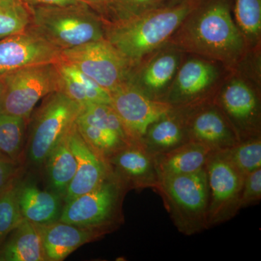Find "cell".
Wrapping results in <instances>:
<instances>
[{
	"label": "cell",
	"instance_id": "6da1fadb",
	"mask_svg": "<svg viewBox=\"0 0 261 261\" xmlns=\"http://www.w3.org/2000/svg\"><path fill=\"white\" fill-rule=\"evenodd\" d=\"M233 0H198L169 42L188 54L236 69L248 54L232 18Z\"/></svg>",
	"mask_w": 261,
	"mask_h": 261
},
{
	"label": "cell",
	"instance_id": "7a4b0ae2",
	"mask_svg": "<svg viewBox=\"0 0 261 261\" xmlns=\"http://www.w3.org/2000/svg\"><path fill=\"white\" fill-rule=\"evenodd\" d=\"M197 1L185 0L126 21L106 24V39L132 67L171 40Z\"/></svg>",
	"mask_w": 261,
	"mask_h": 261
},
{
	"label": "cell",
	"instance_id": "3957f363",
	"mask_svg": "<svg viewBox=\"0 0 261 261\" xmlns=\"http://www.w3.org/2000/svg\"><path fill=\"white\" fill-rule=\"evenodd\" d=\"M30 8L29 29L61 50L106 39V22L86 3Z\"/></svg>",
	"mask_w": 261,
	"mask_h": 261
},
{
	"label": "cell",
	"instance_id": "277c9868",
	"mask_svg": "<svg viewBox=\"0 0 261 261\" xmlns=\"http://www.w3.org/2000/svg\"><path fill=\"white\" fill-rule=\"evenodd\" d=\"M82 108L60 91L44 97L33 117L29 132L27 156L30 164L44 166L51 150L76 122Z\"/></svg>",
	"mask_w": 261,
	"mask_h": 261
},
{
	"label": "cell",
	"instance_id": "5b68a950",
	"mask_svg": "<svg viewBox=\"0 0 261 261\" xmlns=\"http://www.w3.org/2000/svg\"><path fill=\"white\" fill-rule=\"evenodd\" d=\"M261 78L243 70H231L213 100L241 141L260 135Z\"/></svg>",
	"mask_w": 261,
	"mask_h": 261
},
{
	"label": "cell",
	"instance_id": "8992f818",
	"mask_svg": "<svg viewBox=\"0 0 261 261\" xmlns=\"http://www.w3.org/2000/svg\"><path fill=\"white\" fill-rule=\"evenodd\" d=\"M4 94L0 113L29 121L39 100L60 91V78L55 63L33 65L0 76Z\"/></svg>",
	"mask_w": 261,
	"mask_h": 261
},
{
	"label": "cell",
	"instance_id": "52a82bcc",
	"mask_svg": "<svg viewBox=\"0 0 261 261\" xmlns=\"http://www.w3.org/2000/svg\"><path fill=\"white\" fill-rule=\"evenodd\" d=\"M126 190L111 171L93 190L65 202L59 221L106 232L118 218Z\"/></svg>",
	"mask_w": 261,
	"mask_h": 261
},
{
	"label": "cell",
	"instance_id": "ba28073f",
	"mask_svg": "<svg viewBox=\"0 0 261 261\" xmlns=\"http://www.w3.org/2000/svg\"><path fill=\"white\" fill-rule=\"evenodd\" d=\"M230 71L218 62L186 53L163 102L179 106L213 99Z\"/></svg>",
	"mask_w": 261,
	"mask_h": 261
},
{
	"label": "cell",
	"instance_id": "9c48e42d",
	"mask_svg": "<svg viewBox=\"0 0 261 261\" xmlns=\"http://www.w3.org/2000/svg\"><path fill=\"white\" fill-rule=\"evenodd\" d=\"M159 190L169 202L177 221L195 226L207 224L208 181L205 168L191 173L159 175Z\"/></svg>",
	"mask_w": 261,
	"mask_h": 261
},
{
	"label": "cell",
	"instance_id": "30bf717a",
	"mask_svg": "<svg viewBox=\"0 0 261 261\" xmlns=\"http://www.w3.org/2000/svg\"><path fill=\"white\" fill-rule=\"evenodd\" d=\"M61 61L74 65L109 93L127 82L132 68L106 39L62 50Z\"/></svg>",
	"mask_w": 261,
	"mask_h": 261
},
{
	"label": "cell",
	"instance_id": "8fae6325",
	"mask_svg": "<svg viewBox=\"0 0 261 261\" xmlns=\"http://www.w3.org/2000/svg\"><path fill=\"white\" fill-rule=\"evenodd\" d=\"M210 199L207 224L224 221L239 210L245 175L221 151H215L205 165Z\"/></svg>",
	"mask_w": 261,
	"mask_h": 261
},
{
	"label": "cell",
	"instance_id": "7c38bea8",
	"mask_svg": "<svg viewBox=\"0 0 261 261\" xmlns=\"http://www.w3.org/2000/svg\"><path fill=\"white\" fill-rule=\"evenodd\" d=\"M185 55L168 42L133 65L127 82L150 99L163 101Z\"/></svg>",
	"mask_w": 261,
	"mask_h": 261
},
{
	"label": "cell",
	"instance_id": "4fadbf2b",
	"mask_svg": "<svg viewBox=\"0 0 261 261\" xmlns=\"http://www.w3.org/2000/svg\"><path fill=\"white\" fill-rule=\"evenodd\" d=\"M111 107L118 115L130 142H142L147 128L173 108L169 103L154 100L128 82L110 93Z\"/></svg>",
	"mask_w": 261,
	"mask_h": 261
},
{
	"label": "cell",
	"instance_id": "5bb4252c",
	"mask_svg": "<svg viewBox=\"0 0 261 261\" xmlns=\"http://www.w3.org/2000/svg\"><path fill=\"white\" fill-rule=\"evenodd\" d=\"M61 49L31 29L0 40V76L33 65L56 63Z\"/></svg>",
	"mask_w": 261,
	"mask_h": 261
},
{
	"label": "cell",
	"instance_id": "9a60e30c",
	"mask_svg": "<svg viewBox=\"0 0 261 261\" xmlns=\"http://www.w3.org/2000/svg\"><path fill=\"white\" fill-rule=\"evenodd\" d=\"M187 132L190 140L207 145L214 151L224 150L241 142L213 99L191 105Z\"/></svg>",
	"mask_w": 261,
	"mask_h": 261
},
{
	"label": "cell",
	"instance_id": "2e32d148",
	"mask_svg": "<svg viewBox=\"0 0 261 261\" xmlns=\"http://www.w3.org/2000/svg\"><path fill=\"white\" fill-rule=\"evenodd\" d=\"M107 164L111 173L126 189L159 188L154 155L142 142L126 144L107 160Z\"/></svg>",
	"mask_w": 261,
	"mask_h": 261
},
{
	"label": "cell",
	"instance_id": "e0dca14e",
	"mask_svg": "<svg viewBox=\"0 0 261 261\" xmlns=\"http://www.w3.org/2000/svg\"><path fill=\"white\" fill-rule=\"evenodd\" d=\"M70 148L77 161V170L64 198V203L99 186L111 173L108 165L82 138L76 122L68 132Z\"/></svg>",
	"mask_w": 261,
	"mask_h": 261
},
{
	"label": "cell",
	"instance_id": "ac0fdd59",
	"mask_svg": "<svg viewBox=\"0 0 261 261\" xmlns=\"http://www.w3.org/2000/svg\"><path fill=\"white\" fill-rule=\"evenodd\" d=\"M47 261L65 260L70 254L85 244L94 241L104 231L80 227L61 221L47 224H35Z\"/></svg>",
	"mask_w": 261,
	"mask_h": 261
},
{
	"label": "cell",
	"instance_id": "d6986e66",
	"mask_svg": "<svg viewBox=\"0 0 261 261\" xmlns=\"http://www.w3.org/2000/svg\"><path fill=\"white\" fill-rule=\"evenodd\" d=\"M191 105L173 106L149 126L142 142L150 153L152 151H156L154 154L167 152L190 140L187 118Z\"/></svg>",
	"mask_w": 261,
	"mask_h": 261
},
{
	"label": "cell",
	"instance_id": "ffe728a7",
	"mask_svg": "<svg viewBox=\"0 0 261 261\" xmlns=\"http://www.w3.org/2000/svg\"><path fill=\"white\" fill-rule=\"evenodd\" d=\"M19 205L24 219L34 224L58 221L64 200L51 190H41L35 182L22 178L18 192Z\"/></svg>",
	"mask_w": 261,
	"mask_h": 261
},
{
	"label": "cell",
	"instance_id": "44dd1931",
	"mask_svg": "<svg viewBox=\"0 0 261 261\" xmlns=\"http://www.w3.org/2000/svg\"><path fill=\"white\" fill-rule=\"evenodd\" d=\"M60 78V92L82 106L111 105V94L74 65L60 61L55 63Z\"/></svg>",
	"mask_w": 261,
	"mask_h": 261
},
{
	"label": "cell",
	"instance_id": "7402d4cb",
	"mask_svg": "<svg viewBox=\"0 0 261 261\" xmlns=\"http://www.w3.org/2000/svg\"><path fill=\"white\" fill-rule=\"evenodd\" d=\"M214 149L207 145L189 140L167 152L154 154L159 175L191 173L205 168Z\"/></svg>",
	"mask_w": 261,
	"mask_h": 261
},
{
	"label": "cell",
	"instance_id": "603a6c76",
	"mask_svg": "<svg viewBox=\"0 0 261 261\" xmlns=\"http://www.w3.org/2000/svg\"><path fill=\"white\" fill-rule=\"evenodd\" d=\"M0 261H47L35 224L23 219L0 245Z\"/></svg>",
	"mask_w": 261,
	"mask_h": 261
},
{
	"label": "cell",
	"instance_id": "cb8c5ba5",
	"mask_svg": "<svg viewBox=\"0 0 261 261\" xmlns=\"http://www.w3.org/2000/svg\"><path fill=\"white\" fill-rule=\"evenodd\" d=\"M44 166L49 190L64 200L77 170V161L70 147L68 132L51 150Z\"/></svg>",
	"mask_w": 261,
	"mask_h": 261
},
{
	"label": "cell",
	"instance_id": "d4e9b609",
	"mask_svg": "<svg viewBox=\"0 0 261 261\" xmlns=\"http://www.w3.org/2000/svg\"><path fill=\"white\" fill-rule=\"evenodd\" d=\"M233 12L249 50H261V0H233Z\"/></svg>",
	"mask_w": 261,
	"mask_h": 261
},
{
	"label": "cell",
	"instance_id": "484cf974",
	"mask_svg": "<svg viewBox=\"0 0 261 261\" xmlns=\"http://www.w3.org/2000/svg\"><path fill=\"white\" fill-rule=\"evenodd\" d=\"M27 120L0 113V153L23 164L24 134Z\"/></svg>",
	"mask_w": 261,
	"mask_h": 261
},
{
	"label": "cell",
	"instance_id": "4316f807",
	"mask_svg": "<svg viewBox=\"0 0 261 261\" xmlns=\"http://www.w3.org/2000/svg\"><path fill=\"white\" fill-rule=\"evenodd\" d=\"M76 126L82 138L91 149L107 163V160L123 146L129 143L121 135L108 128L76 121Z\"/></svg>",
	"mask_w": 261,
	"mask_h": 261
},
{
	"label": "cell",
	"instance_id": "83f0119b",
	"mask_svg": "<svg viewBox=\"0 0 261 261\" xmlns=\"http://www.w3.org/2000/svg\"><path fill=\"white\" fill-rule=\"evenodd\" d=\"M21 180V173H20L0 193V245L23 219L18 200Z\"/></svg>",
	"mask_w": 261,
	"mask_h": 261
},
{
	"label": "cell",
	"instance_id": "f1b7e54d",
	"mask_svg": "<svg viewBox=\"0 0 261 261\" xmlns=\"http://www.w3.org/2000/svg\"><path fill=\"white\" fill-rule=\"evenodd\" d=\"M32 9L22 0H0V39L29 28Z\"/></svg>",
	"mask_w": 261,
	"mask_h": 261
},
{
	"label": "cell",
	"instance_id": "f546056e",
	"mask_svg": "<svg viewBox=\"0 0 261 261\" xmlns=\"http://www.w3.org/2000/svg\"><path fill=\"white\" fill-rule=\"evenodd\" d=\"M168 0H109L102 15L106 24L119 23L162 8Z\"/></svg>",
	"mask_w": 261,
	"mask_h": 261
},
{
	"label": "cell",
	"instance_id": "4dcf8cb0",
	"mask_svg": "<svg viewBox=\"0 0 261 261\" xmlns=\"http://www.w3.org/2000/svg\"><path fill=\"white\" fill-rule=\"evenodd\" d=\"M243 174L261 168V140L260 135L246 139L233 147L221 150Z\"/></svg>",
	"mask_w": 261,
	"mask_h": 261
},
{
	"label": "cell",
	"instance_id": "1f68e13d",
	"mask_svg": "<svg viewBox=\"0 0 261 261\" xmlns=\"http://www.w3.org/2000/svg\"><path fill=\"white\" fill-rule=\"evenodd\" d=\"M261 198V168L245 176L239 208L247 207L259 202Z\"/></svg>",
	"mask_w": 261,
	"mask_h": 261
},
{
	"label": "cell",
	"instance_id": "d6a6232c",
	"mask_svg": "<svg viewBox=\"0 0 261 261\" xmlns=\"http://www.w3.org/2000/svg\"><path fill=\"white\" fill-rule=\"evenodd\" d=\"M23 164L0 154V193L15 176L22 172Z\"/></svg>",
	"mask_w": 261,
	"mask_h": 261
},
{
	"label": "cell",
	"instance_id": "836d02e7",
	"mask_svg": "<svg viewBox=\"0 0 261 261\" xmlns=\"http://www.w3.org/2000/svg\"><path fill=\"white\" fill-rule=\"evenodd\" d=\"M22 1L29 7L65 5L83 3L82 0H22Z\"/></svg>",
	"mask_w": 261,
	"mask_h": 261
},
{
	"label": "cell",
	"instance_id": "e575fe53",
	"mask_svg": "<svg viewBox=\"0 0 261 261\" xmlns=\"http://www.w3.org/2000/svg\"><path fill=\"white\" fill-rule=\"evenodd\" d=\"M83 3L89 5L102 17L109 0H82Z\"/></svg>",
	"mask_w": 261,
	"mask_h": 261
},
{
	"label": "cell",
	"instance_id": "d590c367",
	"mask_svg": "<svg viewBox=\"0 0 261 261\" xmlns=\"http://www.w3.org/2000/svg\"><path fill=\"white\" fill-rule=\"evenodd\" d=\"M183 1H185V0H168L165 6H173V5L179 4Z\"/></svg>",
	"mask_w": 261,
	"mask_h": 261
},
{
	"label": "cell",
	"instance_id": "8d00e7d4",
	"mask_svg": "<svg viewBox=\"0 0 261 261\" xmlns=\"http://www.w3.org/2000/svg\"><path fill=\"white\" fill-rule=\"evenodd\" d=\"M3 94H4V84L0 80V106H1L2 102H3Z\"/></svg>",
	"mask_w": 261,
	"mask_h": 261
},
{
	"label": "cell",
	"instance_id": "74e56055",
	"mask_svg": "<svg viewBox=\"0 0 261 261\" xmlns=\"http://www.w3.org/2000/svg\"><path fill=\"white\" fill-rule=\"evenodd\" d=\"M0 154H1V153H0Z\"/></svg>",
	"mask_w": 261,
	"mask_h": 261
}]
</instances>
